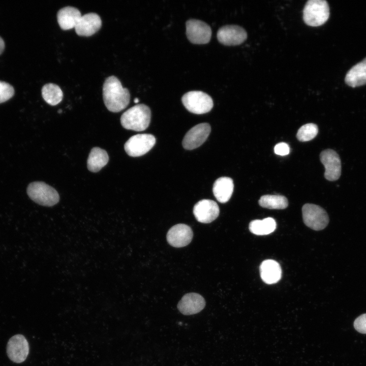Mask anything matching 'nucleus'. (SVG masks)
<instances>
[{
    "label": "nucleus",
    "instance_id": "1",
    "mask_svg": "<svg viewBox=\"0 0 366 366\" xmlns=\"http://www.w3.org/2000/svg\"><path fill=\"white\" fill-rule=\"evenodd\" d=\"M103 98L109 111L118 112L129 105L130 95L128 89L123 87L116 77L111 76L106 79L103 84Z\"/></svg>",
    "mask_w": 366,
    "mask_h": 366
},
{
    "label": "nucleus",
    "instance_id": "2",
    "mask_svg": "<svg viewBox=\"0 0 366 366\" xmlns=\"http://www.w3.org/2000/svg\"><path fill=\"white\" fill-rule=\"evenodd\" d=\"M151 111L146 105H136L125 111L121 116L122 126L128 130L135 131H144L148 127Z\"/></svg>",
    "mask_w": 366,
    "mask_h": 366
},
{
    "label": "nucleus",
    "instance_id": "3",
    "mask_svg": "<svg viewBox=\"0 0 366 366\" xmlns=\"http://www.w3.org/2000/svg\"><path fill=\"white\" fill-rule=\"evenodd\" d=\"M329 16L328 4L324 0H310L305 5L303 10L304 22L311 26L323 24Z\"/></svg>",
    "mask_w": 366,
    "mask_h": 366
},
{
    "label": "nucleus",
    "instance_id": "4",
    "mask_svg": "<svg viewBox=\"0 0 366 366\" xmlns=\"http://www.w3.org/2000/svg\"><path fill=\"white\" fill-rule=\"evenodd\" d=\"M27 193L32 200L43 206H52L59 200L56 190L42 181L30 183L27 188Z\"/></svg>",
    "mask_w": 366,
    "mask_h": 366
},
{
    "label": "nucleus",
    "instance_id": "5",
    "mask_svg": "<svg viewBox=\"0 0 366 366\" xmlns=\"http://www.w3.org/2000/svg\"><path fill=\"white\" fill-rule=\"evenodd\" d=\"M182 102L186 108L190 112L201 114L211 110L213 107L211 98L201 91H190L182 97Z\"/></svg>",
    "mask_w": 366,
    "mask_h": 366
},
{
    "label": "nucleus",
    "instance_id": "6",
    "mask_svg": "<svg viewBox=\"0 0 366 366\" xmlns=\"http://www.w3.org/2000/svg\"><path fill=\"white\" fill-rule=\"evenodd\" d=\"M304 223L314 230H321L328 225L329 221L326 211L321 207L307 203L302 208Z\"/></svg>",
    "mask_w": 366,
    "mask_h": 366
},
{
    "label": "nucleus",
    "instance_id": "7",
    "mask_svg": "<svg viewBox=\"0 0 366 366\" xmlns=\"http://www.w3.org/2000/svg\"><path fill=\"white\" fill-rule=\"evenodd\" d=\"M156 143V138L151 134H139L130 137L125 143L127 154L133 157H140L150 150Z\"/></svg>",
    "mask_w": 366,
    "mask_h": 366
},
{
    "label": "nucleus",
    "instance_id": "8",
    "mask_svg": "<svg viewBox=\"0 0 366 366\" xmlns=\"http://www.w3.org/2000/svg\"><path fill=\"white\" fill-rule=\"evenodd\" d=\"M186 34L189 41L194 44H206L210 40L211 30L205 22L192 19L186 22Z\"/></svg>",
    "mask_w": 366,
    "mask_h": 366
},
{
    "label": "nucleus",
    "instance_id": "9",
    "mask_svg": "<svg viewBox=\"0 0 366 366\" xmlns=\"http://www.w3.org/2000/svg\"><path fill=\"white\" fill-rule=\"evenodd\" d=\"M7 354L14 362L19 363L25 360L29 353L28 343L22 334L12 337L8 342Z\"/></svg>",
    "mask_w": 366,
    "mask_h": 366
},
{
    "label": "nucleus",
    "instance_id": "10",
    "mask_svg": "<svg viewBox=\"0 0 366 366\" xmlns=\"http://www.w3.org/2000/svg\"><path fill=\"white\" fill-rule=\"evenodd\" d=\"M320 159L325 168V178L329 181L338 180L341 174V162L339 155L334 150L327 149L321 152Z\"/></svg>",
    "mask_w": 366,
    "mask_h": 366
},
{
    "label": "nucleus",
    "instance_id": "11",
    "mask_svg": "<svg viewBox=\"0 0 366 366\" xmlns=\"http://www.w3.org/2000/svg\"><path fill=\"white\" fill-rule=\"evenodd\" d=\"M210 131V126L207 123L195 126L185 135L182 140L183 147L188 150L198 147L206 141Z\"/></svg>",
    "mask_w": 366,
    "mask_h": 366
},
{
    "label": "nucleus",
    "instance_id": "12",
    "mask_svg": "<svg viewBox=\"0 0 366 366\" xmlns=\"http://www.w3.org/2000/svg\"><path fill=\"white\" fill-rule=\"evenodd\" d=\"M247 38V34L245 29L236 25L223 26L217 32L218 41L225 45H239L245 42Z\"/></svg>",
    "mask_w": 366,
    "mask_h": 366
},
{
    "label": "nucleus",
    "instance_id": "13",
    "mask_svg": "<svg viewBox=\"0 0 366 366\" xmlns=\"http://www.w3.org/2000/svg\"><path fill=\"white\" fill-rule=\"evenodd\" d=\"M219 212L217 203L209 199H203L198 201L193 208L195 218L202 223H211L218 217Z\"/></svg>",
    "mask_w": 366,
    "mask_h": 366
},
{
    "label": "nucleus",
    "instance_id": "14",
    "mask_svg": "<svg viewBox=\"0 0 366 366\" xmlns=\"http://www.w3.org/2000/svg\"><path fill=\"white\" fill-rule=\"evenodd\" d=\"M191 228L184 224H178L172 226L168 231L166 238L169 244L175 248L187 246L193 238Z\"/></svg>",
    "mask_w": 366,
    "mask_h": 366
},
{
    "label": "nucleus",
    "instance_id": "15",
    "mask_svg": "<svg viewBox=\"0 0 366 366\" xmlns=\"http://www.w3.org/2000/svg\"><path fill=\"white\" fill-rule=\"evenodd\" d=\"M101 25L102 20L99 15L95 13H89L81 16L75 27V29L79 36H90L98 31Z\"/></svg>",
    "mask_w": 366,
    "mask_h": 366
},
{
    "label": "nucleus",
    "instance_id": "16",
    "mask_svg": "<svg viewBox=\"0 0 366 366\" xmlns=\"http://www.w3.org/2000/svg\"><path fill=\"white\" fill-rule=\"evenodd\" d=\"M205 306L204 298L196 293L186 294L179 301L177 308L185 315L197 314L202 311Z\"/></svg>",
    "mask_w": 366,
    "mask_h": 366
},
{
    "label": "nucleus",
    "instance_id": "17",
    "mask_svg": "<svg viewBox=\"0 0 366 366\" xmlns=\"http://www.w3.org/2000/svg\"><path fill=\"white\" fill-rule=\"evenodd\" d=\"M260 272L262 281L267 284H275L281 278V266L273 260L268 259L263 261L260 266Z\"/></svg>",
    "mask_w": 366,
    "mask_h": 366
},
{
    "label": "nucleus",
    "instance_id": "18",
    "mask_svg": "<svg viewBox=\"0 0 366 366\" xmlns=\"http://www.w3.org/2000/svg\"><path fill=\"white\" fill-rule=\"evenodd\" d=\"M81 16L78 9L67 6L60 9L58 11L57 19L62 29L68 30L75 28Z\"/></svg>",
    "mask_w": 366,
    "mask_h": 366
},
{
    "label": "nucleus",
    "instance_id": "19",
    "mask_svg": "<svg viewBox=\"0 0 366 366\" xmlns=\"http://www.w3.org/2000/svg\"><path fill=\"white\" fill-rule=\"evenodd\" d=\"M233 182L231 178L221 177L214 182L212 191L217 200L223 203L229 201L233 193Z\"/></svg>",
    "mask_w": 366,
    "mask_h": 366
},
{
    "label": "nucleus",
    "instance_id": "20",
    "mask_svg": "<svg viewBox=\"0 0 366 366\" xmlns=\"http://www.w3.org/2000/svg\"><path fill=\"white\" fill-rule=\"evenodd\" d=\"M345 80L347 85L352 87L366 84V57L349 70Z\"/></svg>",
    "mask_w": 366,
    "mask_h": 366
},
{
    "label": "nucleus",
    "instance_id": "21",
    "mask_svg": "<svg viewBox=\"0 0 366 366\" xmlns=\"http://www.w3.org/2000/svg\"><path fill=\"white\" fill-rule=\"evenodd\" d=\"M109 157L104 149L98 147L93 148L87 161L88 169L93 172L99 171L108 163Z\"/></svg>",
    "mask_w": 366,
    "mask_h": 366
},
{
    "label": "nucleus",
    "instance_id": "22",
    "mask_svg": "<svg viewBox=\"0 0 366 366\" xmlns=\"http://www.w3.org/2000/svg\"><path fill=\"white\" fill-rule=\"evenodd\" d=\"M277 226L276 222L272 218H266L263 220H255L249 224V230L257 235H264L273 232Z\"/></svg>",
    "mask_w": 366,
    "mask_h": 366
},
{
    "label": "nucleus",
    "instance_id": "23",
    "mask_svg": "<svg viewBox=\"0 0 366 366\" xmlns=\"http://www.w3.org/2000/svg\"><path fill=\"white\" fill-rule=\"evenodd\" d=\"M42 95L44 100L49 104L54 106L61 102L63 93L60 88L54 83H47L42 88Z\"/></svg>",
    "mask_w": 366,
    "mask_h": 366
},
{
    "label": "nucleus",
    "instance_id": "24",
    "mask_svg": "<svg viewBox=\"0 0 366 366\" xmlns=\"http://www.w3.org/2000/svg\"><path fill=\"white\" fill-rule=\"evenodd\" d=\"M259 204L261 206L268 209H282L288 206V202L286 197L282 195H265L260 197Z\"/></svg>",
    "mask_w": 366,
    "mask_h": 366
},
{
    "label": "nucleus",
    "instance_id": "25",
    "mask_svg": "<svg viewBox=\"0 0 366 366\" xmlns=\"http://www.w3.org/2000/svg\"><path fill=\"white\" fill-rule=\"evenodd\" d=\"M318 132V129L316 125L313 123L307 124L299 129L296 137L300 141H308L314 138Z\"/></svg>",
    "mask_w": 366,
    "mask_h": 366
},
{
    "label": "nucleus",
    "instance_id": "26",
    "mask_svg": "<svg viewBox=\"0 0 366 366\" xmlns=\"http://www.w3.org/2000/svg\"><path fill=\"white\" fill-rule=\"evenodd\" d=\"M14 94L13 87L10 84L0 81V103L10 99Z\"/></svg>",
    "mask_w": 366,
    "mask_h": 366
},
{
    "label": "nucleus",
    "instance_id": "27",
    "mask_svg": "<svg viewBox=\"0 0 366 366\" xmlns=\"http://www.w3.org/2000/svg\"><path fill=\"white\" fill-rule=\"evenodd\" d=\"M355 329L361 333H366V313L358 316L354 322Z\"/></svg>",
    "mask_w": 366,
    "mask_h": 366
},
{
    "label": "nucleus",
    "instance_id": "28",
    "mask_svg": "<svg viewBox=\"0 0 366 366\" xmlns=\"http://www.w3.org/2000/svg\"><path fill=\"white\" fill-rule=\"evenodd\" d=\"M274 151L278 155L286 156L290 152V147L288 144L285 142H280L275 145Z\"/></svg>",
    "mask_w": 366,
    "mask_h": 366
},
{
    "label": "nucleus",
    "instance_id": "29",
    "mask_svg": "<svg viewBox=\"0 0 366 366\" xmlns=\"http://www.w3.org/2000/svg\"><path fill=\"white\" fill-rule=\"evenodd\" d=\"M5 48V43L3 39L0 37V54L2 53Z\"/></svg>",
    "mask_w": 366,
    "mask_h": 366
},
{
    "label": "nucleus",
    "instance_id": "30",
    "mask_svg": "<svg viewBox=\"0 0 366 366\" xmlns=\"http://www.w3.org/2000/svg\"><path fill=\"white\" fill-rule=\"evenodd\" d=\"M139 101V99H138V98H136V99L134 100V102H135V103H138Z\"/></svg>",
    "mask_w": 366,
    "mask_h": 366
}]
</instances>
